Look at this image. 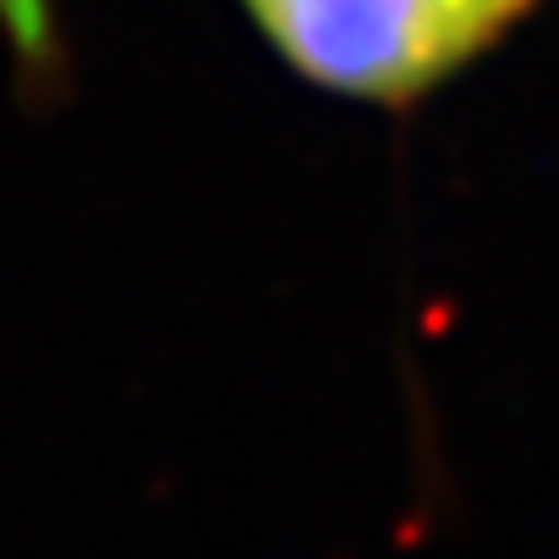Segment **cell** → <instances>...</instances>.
I'll list each match as a JSON object with an SVG mask.
<instances>
[{"label": "cell", "mask_w": 559, "mask_h": 559, "mask_svg": "<svg viewBox=\"0 0 559 559\" xmlns=\"http://www.w3.org/2000/svg\"><path fill=\"white\" fill-rule=\"evenodd\" d=\"M302 74L354 97H412L491 46L531 0H246Z\"/></svg>", "instance_id": "cell-1"}, {"label": "cell", "mask_w": 559, "mask_h": 559, "mask_svg": "<svg viewBox=\"0 0 559 559\" xmlns=\"http://www.w3.org/2000/svg\"><path fill=\"white\" fill-rule=\"evenodd\" d=\"M0 17L23 52H46V0H0Z\"/></svg>", "instance_id": "cell-2"}]
</instances>
